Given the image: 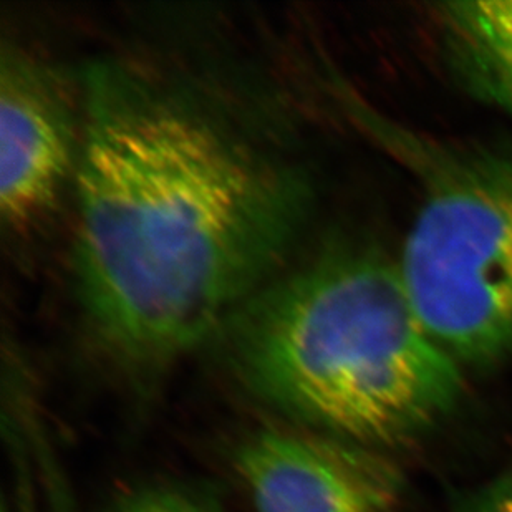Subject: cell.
<instances>
[{"label": "cell", "mask_w": 512, "mask_h": 512, "mask_svg": "<svg viewBox=\"0 0 512 512\" xmlns=\"http://www.w3.org/2000/svg\"><path fill=\"white\" fill-rule=\"evenodd\" d=\"M440 12L464 73L512 110V0L448 2Z\"/></svg>", "instance_id": "cell-6"}, {"label": "cell", "mask_w": 512, "mask_h": 512, "mask_svg": "<svg viewBox=\"0 0 512 512\" xmlns=\"http://www.w3.org/2000/svg\"><path fill=\"white\" fill-rule=\"evenodd\" d=\"M401 281L431 339L455 360L512 350V160L438 178L406 237Z\"/></svg>", "instance_id": "cell-3"}, {"label": "cell", "mask_w": 512, "mask_h": 512, "mask_svg": "<svg viewBox=\"0 0 512 512\" xmlns=\"http://www.w3.org/2000/svg\"><path fill=\"white\" fill-rule=\"evenodd\" d=\"M82 93L78 300L120 357L171 362L269 282L305 226L310 184L145 68L95 62Z\"/></svg>", "instance_id": "cell-1"}, {"label": "cell", "mask_w": 512, "mask_h": 512, "mask_svg": "<svg viewBox=\"0 0 512 512\" xmlns=\"http://www.w3.org/2000/svg\"><path fill=\"white\" fill-rule=\"evenodd\" d=\"M216 335L252 392L362 445L408 440L463 388L398 266L362 247H332L266 282Z\"/></svg>", "instance_id": "cell-2"}, {"label": "cell", "mask_w": 512, "mask_h": 512, "mask_svg": "<svg viewBox=\"0 0 512 512\" xmlns=\"http://www.w3.org/2000/svg\"><path fill=\"white\" fill-rule=\"evenodd\" d=\"M80 140L72 108L49 68L17 50L0 67V213L24 232L57 203L75 174Z\"/></svg>", "instance_id": "cell-5"}, {"label": "cell", "mask_w": 512, "mask_h": 512, "mask_svg": "<svg viewBox=\"0 0 512 512\" xmlns=\"http://www.w3.org/2000/svg\"><path fill=\"white\" fill-rule=\"evenodd\" d=\"M494 512H512V494H509L503 503L498 504V508L494 509Z\"/></svg>", "instance_id": "cell-8"}, {"label": "cell", "mask_w": 512, "mask_h": 512, "mask_svg": "<svg viewBox=\"0 0 512 512\" xmlns=\"http://www.w3.org/2000/svg\"><path fill=\"white\" fill-rule=\"evenodd\" d=\"M113 512H219L211 504L173 489H151L135 494Z\"/></svg>", "instance_id": "cell-7"}, {"label": "cell", "mask_w": 512, "mask_h": 512, "mask_svg": "<svg viewBox=\"0 0 512 512\" xmlns=\"http://www.w3.org/2000/svg\"><path fill=\"white\" fill-rule=\"evenodd\" d=\"M234 464L257 512H393L403 489L372 446L300 428L257 431Z\"/></svg>", "instance_id": "cell-4"}]
</instances>
